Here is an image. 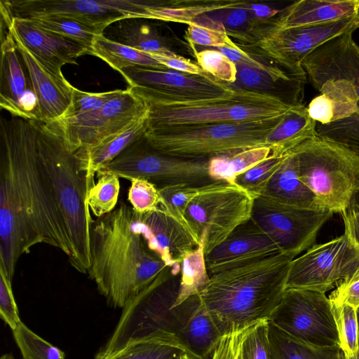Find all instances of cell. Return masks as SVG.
Segmentation results:
<instances>
[{
  "instance_id": "4316f807",
  "label": "cell",
  "mask_w": 359,
  "mask_h": 359,
  "mask_svg": "<svg viewBox=\"0 0 359 359\" xmlns=\"http://www.w3.org/2000/svg\"><path fill=\"white\" fill-rule=\"evenodd\" d=\"M262 196L288 205L319 209L314 194L299 179L296 156L292 151L285 156Z\"/></svg>"
},
{
  "instance_id": "f6af8a7d",
  "label": "cell",
  "mask_w": 359,
  "mask_h": 359,
  "mask_svg": "<svg viewBox=\"0 0 359 359\" xmlns=\"http://www.w3.org/2000/svg\"><path fill=\"white\" fill-rule=\"evenodd\" d=\"M128 190V199L133 209L145 214L160 208L161 198L155 183L144 178H134Z\"/></svg>"
},
{
  "instance_id": "44dd1931",
  "label": "cell",
  "mask_w": 359,
  "mask_h": 359,
  "mask_svg": "<svg viewBox=\"0 0 359 359\" xmlns=\"http://www.w3.org/2000/svg\"><path fill=\"white\" fill-rule=\"evenodd\" d=\"M280 253L275 243L250 219L206 254L205 262L209 274L213 275Z\"/></svg>"
},
{
  "instance_id": "8d00e7d4",
  "label": "cell",
  "mask_w": 359,
  "mask_h": 359,
  "mask_svg": "<svg viewBox=\"0 0 359 359\" xmlns=\"http://www.w3.org/2000/svg\"><path fill=\"white\" fill-rule=\"evenodd\" d=\"M213 183L214 182L200 185L185 183L163 185L159 188L161 198L160 207L187 229L184 215L189 204L198 195L210 188Z\"/></svg>"
},
{
  "instance_id": "e0dca14e",
  "label": "cell",
  "mask_w": 359,
  "mask_h": 359,
  "mask_svg": "<svg viewBox=\"0 0 359 359\" xmlns=\"http://www.w3.org/2000/svg\"><path fill=\"white\" fill-rule=\"evenodd\" d=\"M359 269V248L344 233L315 244L290 264L285 289L325 293Z\"/></svg>"
},
{
  "instance_id": "5b68a950",
  "label": "cell",
  "mask_w": 359,
  "mask_h": 359,
  "mask_svg": "<svg viewBox=\"0 0 359 359\" xmlns=\"http://www.w3.org/2000/svg\"><path fill=\"white\" fill-rule=\"evenodd\" d=\"M36 121L39 166L49 189L67 241L68 259L77 271L90 266V234L94 223L87 204L86 174L54 123Z\"/></svg>"
},
{
  "instance_id": "f5cc1de1",
  "label": "cell",
  "mask_w": 359,
  "mask_h": 359,
  "mask_svg": "<svg viewBox=\"0 0 359 359\" xmlns=\"http://www.w3.org/2000/svg\"><path fill=\"white\" fill-rule=\"evenodd\" d=\"M244 6L256 20L259 21H266L273 19L274 16L280 12V11L262 4L245 2Z\"/></svg>"
},
{
  "instance_id": "2e32d148",
  "label": "cell",
  "mask_w": 359,
  "mask_h": 359,
  "mask_svg": "<svg viewBox=\"0 0 359 359\" xmlns=\"http://www.w3.org/2000/svg\"><path fill=\"white\" fill-rule=\"evenodd\" d=\"M121 74L129 88L144 100L196 102L231 97L235 90L212 76L183 73L170 69L133 67Z\"/></svg>"
},
{
  "instance_id": "5bb4252c",
  "label": "cell",
  "mask_w": 359,
  "mask_h": 359,
  "mask_svg": "<svg viewBox=\"0 0 359 359\" xmlns=\"http://www.w3.org/2000/svg\"><path fill=\"white\" fill-rule=\"evenodd\" d=\"M149 111L147 103L129 87L97 110L53 121L72 152L94 146L120 133Z\"/></svg>"
},
{
  "instance_id": "60d3db41",
  "label": "cell",
  "mask_w": 359,
  "mask_h": 359,
  "mask_svg": "<svg viewBox=\"0 0 359 359\" xmlns=\"http://www.w3.org/2000/svg\"><path fill=\"white\" fill-rule=\"evenodd\" d=\"M27 20L43 29L76 41L89 50L95 36L98 35L89 27L70 18L48 16Z\"/></svg>"
},
{
  "instance_id": "91938a15",
  "label": "cell",
  "mask_w": 359,
  "mask_h": 359,
  "mask_svg": "<svg viewBox=\"0 0 359 359\" xmlns=\"http://www.w3.org/2000/svg\"><path fill=\"white\" fill-rule=\"evenodd\" d=\"M177 359H178V358H177Z\"/></svg>"
},
{
  "instance_id": "ffe728a7",
  "label": "cell",
  "mask_w": 359,
  "mask_h": 359,
  "mask_svg": "<svg viewBox=\"0 0 359 359\" xmlns=\"http://www.w3.org/2000/svg\"><path fill=\"white\" fill-rule=\"evenodd\" d=\"M136 226L148 249L170 268L173 276L180 271L183 257L198 245L188 230L161 207L145 214L136 212Z\"/></svg>"
},
{
  "instance_id": "7a4b0ae2",
  "label": "cell",
  "mask_w": 359,
  "mask_h": 359,
  "mask_svg": "<svg viewBox=\"0 0 359 359\" xmlns=\"http://www.w3.org/2000/svg\"><path fill=\"white\" fill-rule=\"evenodd\" d=\"M169 267L150 251L136 226V212L121 203L91 229L87 273L114 308L123 309Z\"/></svg>"
},
{
  "instance_id": "83f0119b",
  "label": "cell",
  "mask_w": 359,
  "mask_h": 359,
  "mask_svg": "<svg viewBox=\"0 0 359 359\" xmlns=\"http://www.w3.org/2000/svg\"><path fill=\"white\" fill-rule=\"evenodd\" d=\"M317 135L316 123L303 104L294 106L266 139L271 156L287 155L295 147Z\"/></svg>"
},
{
  "instance_id": "f907efd6",
  "label": "cell",
  "mask_w": 359,
  "mask_h": 359,
  "mask_svg": "<svg viewBox=\"0 0 359 359\" xmlns=\"http://www.w3.org/2000/svg\"><path fill=\"white\" fill-rule=\"evenodd\" d=\"M165 67L183 73L209 76L197 64L173 52L169 53H148Z\"/></svg>"
},
{
  "instance_id": "7402d4cb",
  "label": "cell",
  "mask_w": 359,
  "mask_h": 359,
  "mask_svg": "<svg viewBox=\"0 0 359 359\" xmlns=\"http://www.w3.org/2000/svg\"><path fill=\"white\" fill-rule=\"evenodd\" d=\"M15 43L37 99L39 121L59 120L72 103L74 86L65 77L48 72L21 43Z\"/></svg>"
},
{
  "instance_id": "52a82bcc",
  "label": "cell",
  "mask_w": 359,
  "mask_h": 359,
  "mask_svg": "<svg viewBox=\"0 0 359 359\" xmlns=\"http://www.w3.org/2000/svg\"><path fill=\"white\" fill-rule=\"evenodd\" d=\"M290 151L296 156L301 181L312 191L319 209L341 213L359 191V154L318 137Z\"/></svg>"
},
{
  "instance_id": "7dc6e473",
  "label": "cell",
  "mask_w": 359,
  "mask_h": 359,
  "mask_svg": "<svg viewBox=\"0 0 359 359\" xmlns=\"http://www.w3.org/2000/svg\"><path fill=\"white\" fill-rule=\"evenodd\" d=\"M0 316L12 331L22 323L13 290L12 280L0 270Z\"/></svg>"
},
{
  "instance_id": "d4e9b609",
  "label": "cell",
  "mask_w": 359,
  "mask_h": 359,
  "mask_svg": "<svg viewBox=\"0 0 359 359\" xmlns=\"http://www.w3.org/2000/svg\"><path fill=\"white\" fill-rule=\"evenodd\" d=\"M149 116V109L126 130L108 137L94 146L80 149L75 152L81 169L86 174L88 191L95 184V175L145 133Z\"/></svg>"
},
{
  "instance_id": "484cf974",
  "label": "cell",
  "mask_w": 359,
  "mask_h": 359,
  "mask_svg": "<svg viewBox=\"0 0 359 359\" xmlns=\"http://www.w3.org/2000/svg\"><path fill=\"white\" fill-rule=\"evenodd\" d=\"M236 65V80L229 84L233 90L269 95L291 106L302 104L306 76L284 79L244 65Z\"/></svg>"
},
{
  "instance_id": "d590c367",
  "label": "cell",
  "mask_w": 359,
  "mask_h": 359,
  "mask_svg": "<svg viewBox=\"0 0 359 359\" xmlns=\"http://www.w3.org/2000/svg\"><path fill=\"white\" fill-rule=\"evenodd\" d=\"M186 38L191 45L237 48L221 22L203 14L188 24Z\"/></svg>"
},
{
  "instance_id": "9f6ffc18",
  "label": "cell",
  "mask_w": 359,
  "mask_h": 359,
  "mask_svg": "<svg viewBox=\"0 0 359 359\" xmlns=\"http://www.w3.org/2000/svg\"><path fill=\"white\" fill-rule=\"evenodd\" d=\"M0 359H15V358L10 353H5L1 355Z\"/></svg>"
},
{
  "instance_id": "6da1fadb",
  "label": "cell",
  "mask_w": 359,
  "mask_h": 359,
  "mask_svg": "<svg viewBox=\"0 0 359 359\" xmlns=\"http://www.w3.org/2000/svg\"><path fill=\"white\" fill-rule=\"evenodd\" d=\"M0 270L13 280L19 258L39 243L69 251L37 158L36 121L1 118Z\"/></svg>"
},
{
  "instance_id": "b9f144b4",
  "label": "cell",
  "mask_w": 359,
  "mask_h": 359,
  "mask_svg": "<svg viewBox=\"0 0 359 359\" xmlns=\"http://www.w3.org/2000/svg\"><path fill=\"white\" fill-rule=\"evenodd\" d=\"M285 156L274 157L270 155L266 160L238 175L234 184L246 191L255 198L262 196L271 177Z\"/></svg>"
},
{
  "instance_id": "f35d334b",
  "label": "cell",
  "mask_w": 359,
  "mask_h": 359,
  "mask_svg": "<svg viewBox=\"0 0 359 359\" xmlns=\"http://www.w3.org/2000/svg\"><path fill=\"white\" fill-rule=\"evenodd\" d=\"M332 307L338 331L339 346L346 358L353 356L359 352L358 309L348 304H332Z\"/></svg>"
},
{
  "instance_id": "ab89813d",
  "label": "cell",
  "mask_w": 359,
  "mask_h": 359,
  "mask_svg": "<svg viewBox=\"0 0 359 359\" xmlns=\"http://www.w3.org/2000/svg\"><path fill=\"white\" fill-rule=\"evenodd\" d=\"M13 334L23 359H65L61 349L42 339L22 322Z\"/></svg>"
},
{
  "instance_id": "ac0fdd59",
  "label": "cell",
  "mask_w": 359,
  "mask_h": 359,
  "mask_svg": "<svg viewBox=\"0 0 359 359\" xmlns=\"http://www.w3.org/2000/svg\"><path fill=\"white\" fill-rule=\"evenodd\" d=\"M1 28L0 107L13 116L39 121L38 102L15 41Z\"/></svg>"
},
{
  "instance_id": "6f0895ef",
  "label": "cell",
  "mask_w": 359,
  "mask_h": 359,
  "mask_svg": "<svg viewBox=\"0 0 359 359\" xmlns=\"http://www.w3.org/2000/svg\"><path fill=\"white\" fill-rule=\"evenodd\" d=\"M346 358V359H359V352L353 356Z\"/></svg>"
},
{
  "instance_id": "9c48e42d",
  "label": "cell",
  "mask_w": 359,
  "mask_h": 359,
  "mask_svg": "<svg viewBox=\"0 0 359 359\" xmlns=\"http://www.w3.org/2000/svg\"><path fill=\"white\" fill-rule=\"evenodd\" d=\"M255 198L241 187L215 181L195 197L184 215L189 232L205 255L251 219Z\"/></svg>"
},
{
  "instance_id": "816d5d0a",
  "label": "cell",
  "mask_w": 359,
  "mask_h": 359,
  "mask_svg": "<svg viewBox=\"0 0 359 359\" xmlns=\"http://www.w3.org/2000/svg\"><path fill=\"white\" fill-rule=\"evenodd\" d=\"M341 215L344 224V233L359 248V208L351 201Z\"/></svg>"
},
{
  "instance_id": "d6a6232c",
  "label": "cell",
  "mask_w": 359,
  "mask_h": 359,
  "mask_svg": "<svg viewBox=\"0 0 359 359\" xmlns=\"http://www.w3.org/2000/svg\"><path fill=\"white\" fill-rule=\"evenodd\" d=\"M181 276L175 299L171 306L175 308L194 295L199 294L208 285L209 275L204 247L199 244L182 259L180 266Z\"/></svg>"
},
{
  "instance_id": "c3c4849f",
  "label": "cell",
  "mask_w": 359,
  "mask_h": 359,
  "mask_svg": "<svg viewBox=\"0 0 359 359\" xmlns=\"http://www.w3.org/2000/svg\"><path fill=\"white\" fill-rule=\"evenodd\" d=\"M245 328L223 334L216 343L210 359H243L242 344Z\"/></svg>"
},
{
  "instance_id": "30bf717a",
  "label": "cell",
  "mask_w": 359,
  "mask_h": 359,
  "mask_svg": "<svg viewBox=\"0 0 359 359\" xmlns=\"http://www.w3.org/2000/svg\"><path fill=\"white\" fill-rule=\"evenodd\" d=\"M154 1L142 0H4L1 15L31 19L48 16L77 21L102 34L113 22L126 19H149Z\"/></svg>"
},
{
  "instance_id": "8fae6325",
  "label": "cell",
  "mask_w": 359,
  "mask_h": 359,
  "mask_svg": "<svg viewBox=\"0 0 359 359\" xmlns=\"http://www.w3.org/2000/svg\"><path fill=\"white\" fill-rule=\"evenodd\" d=\"M272 20L255 43L239 47L295 75H306L303 61L318 48L359 28V14L322 25L281 29L271 27Z\"/></svg>"
},
{
  "instance_id": "603a6c76",
  "label": "cell",
  "mask_w": 359,
  "mask_h": 359,
  "mask_svg": "<svg viewBox=\"0 0 359 359\" xmlns=\"http://www.w3.org/2000/svg\"><path fill=\"white\" fill-rule=\"evenodd\" d=\"M173 332L202 359L211 355L222 335L219 327L203 304L199 295H194L171 309Z\"/></svg>"
},
{
  "instance_id": "e575fe53",
  "label": "cell",
  "mask_w": 359,
  "mask_h": 359,
  "mask_svg": "<svg viewBox=\"0 0 359 359\" xmlns=\"http://www.w3.org/2000/svg\"><path fill=\"white\" fill-rule=\"evenodd\" d=\"M116 41L146 53H169L165 39L158 33L146 24L137 22L120 23L116 29Z\"/></svg>"
},
{
  "instance_id": "4dcf8cb0",
  "label": "cell",
  "mask_w": 359,
  "mask_h": 359,
  "mask_svg": "<svg viewBox=\"0 0 359 359\" xmlns=\"http://www.w3.org/2000/svg\"><path fill=\"white\" fill-rule=\"evenodd\" d=\"M270 154L269 147L261 146L212 156L208 159L209 177L212 181L234 184L238 175L266 160Z\"/></svg>"
},
{
  "instance_id": "cb8c5ba5",
  "label": "cell",
  "mask_w": 359,
  "mask_h": 359,
  "mask_svg": "<svg viewBox=\"0 0 359 359\" xmlns=\"http://www.w3.org/2000/svg\"><path fill=\"white\" fill-rule=\"evenodd\" d=\"M359 14V0H301L294 1L273 18L275 29L322 25Z\"/></svg>"
},
{
  "instance_id": "f546056e",
  "label": "cell",
  "mask_w": 359,
  "mask_h": 359,
  "mask_svg": "<svg viewBox=\"0 0 359 359\" xmlns=\"http://www.w3.org/2000/svg\"><path fill=\"white\" fill-rule=\"evenodd\" d=\"M271 359H346L340 346L322 347L299 341L269 320Z\"/></svg>"
},
{
  "instance_id": "1f68e13d",
  "label": "cell",
  "mask_w": 359,
  "mask_h": 359,
  "mask_svg": "<svg viewBox=\"0 0 359 359\" xmlns=\"http://www.w3.org/2000/svg\"><path fill=\"white\" fill-rule=\"evenodd\" d=\"M90 55L102 59L120 74L126 68L137 66L168 69L148 53L109 39L103 34L95 36Z\"/></svg>"
},
{
  "instance_id": "7bdbcfd3",
  "label": "cell",
  "mask_w": 359,
  "mask_h": 359,
  "mask_svg": "<svg viewBox=\"0 0 359 359\" xmlns=\"http://www.w3.org/2000/svg\"><path fill=\"white\" fill-rule=\"evenodd\" d=\"M197 65L207 74L226 84L236 80V64L217 49L194 51Z\"/></svg>"
},
{
  "instance_id": "680465c9",
  "label": "cell",
  "mask_w": 359,
  "mask_h": 359,
  "mask_svg": "<svg viewBox=\"0 0 359 359\" xmlns=\"http://www.w3.org/2000/svg\"><path fill=\"white\" fill-rule=\"evenodd\" d=\"M358 325H359V309H358Z\"/></svg>"
},
{
  "instance_id": "836d02e7",
  "label": "cell",
  "mask_w": 359,
  "mask_h": 359,
  "mask_svg": "<svg viewBox=\"0 0 359 359\" xmlns=\"http://www.w3.org/2000/svg\"><path fill=\"white\" fill-rule=\"evenodd\" d=\"M245 2L235 7L207 13L222 23L230 37L238 40V46L255 43L269 21L256 20L245 8Z\"/></svg>"
},
{
  "instance_id": "db71d44e",
  "label": "cell",
  "mask_w": 359,
  "mask_h": 359,
  "mask_svg": "<svg viewBox=\"0 0 359 359\" xmlns=\"http://www.w3.org/2000/svg\"><path fill=\"white\" fill-rule=\"evenodd\" d=\"M352 202L359 208V191L355 194Z\"/></svg>"
},
{
  "instance_id": "74e56055",
  "label": "cell",
  "mask_w": 359,
  "mask_h": 359,
  "mask_svg": "<svg viewBox=\"0 0 359 359\" xmlns=\"http://www.w3.org/2000/svg\"><path fill=\"white\" fill-rule=\"evenodd\" d=\"M97 182L87 195V204L92 213L100 218L111 212L118 202L120 191L119 177L111 172L100 170Z\"/></svg>"
},
{
  "instance_id": "277c9868",
  "label": "cell",
  "mask_w": 359,
  "mask_h": 359,
  "mask_svg": "<svg viewBox=\"0 0 359 359\" xmlns=\"http://www.w3.org/2000/svg\"><path fill=\"white\" fill-rule=\"evenodd\" d=\"M294 258L280 253L210 276L198 295L222 334L269 319L283 298Z\"/></svg>"
},
{
  "instance_id": "681fc988",
  "label": "cell",
  "mask_w": 359,
  "mask_h": 359,
  "mask_svg": "<svg viewBox=\"0 0 359 359\" xmlns=\"http://www.w3.org/2000/svg\"><path fill=\"white\" fill-rule=\"evenodd\" d=\"M332 304H348L359 309V269L337 283L330 294Z\"/></svg>"
},
{
  "instance_id": "7c38bea8",
  "label": "cell",
  "mask_w": 359,
  "mask_h": 359,
  "mask_svg": "<svg viewBox=\"0 0 359 359\" xmlns=\"http://www.w3.org/2000/svg\"><path fill=\"white\" fill-rule=\"evenodd\" d=\"M208 159L163 154L155 149L144 134L100 170L128 180L144 178L164 185L179 183L200 185L215 182L208 175Z\"/></svg>"
},
{
  "instance_id": "8992f818",
  "label": "cell",
  "mask_w": 359,
  "mask_h": 359,
  "mask_svg": "<svg viewBox=\"0 0 359 359\" xmlns=\"http://www.w3.org/2000/svg\"><path fill=\"white\" fill-rule=\"evenodd\" d=\"M283 116L147 128L144 135L155 149L163 154L187 158H210L232 151L266 146V137Z\"/></svg>"
},
{
  "instance_id": "9a60e30c",
  "label": "cell",
  "mask_w": 359,
  "mask_h": 359,
  "mask_svg": "<svg viewBox=\"0 0 359 359\" xmlns=\"http://www.w3.org/2000/svg\"><path fill=\"white\" fill-rule=\"evenodd\" d=\"M333 213L288 205L266 196L255 198L251 219L278 247L296 257L313 245L318 231Z\"/></svg>"
},
{
  "instance_id": "d6986e66",
  "label": "cell",
  "mask_w": 359,
  "mask_h": 359,
  "mask_svg": "<svg viewBox=\"0 0 359 359\" xmlns=\"http://www.w3.org/2000/svg\"><path fill=\"white\" fill-rule=\"evenodd\" d=\"M1 25L45 69L57 76L64 77L62 66L76 64L78 57L90 53L82 44L43 29L27 19L1 15Z\"/></svg>"
},
{
  "instance_id": "bcb514c9",
  "label": "cell",
  "mask_w": 359,
  "mask_h": 359,
  "mask_svg": "<svg viewBox=\"0 0 359 359\" xmlns=\"http://www.w3.org/2000/svg\"><path fill=\"white\" fill-rule=\"evenodd\" d=\"M120 90H114L104 93H92L81 91L74 87L72 103L60 119L69 118L99 109L109 100L116 96Z\"/></svg>"
},
{
  "instance_id": "4fadbf2b",
  "label": "cell",
  "mask_w": 359,
  "mask_h": 359,
  "mask_svg": "<svg viewBox=\"0 0 359 359\" xmlns=\"http://www.w3.org/2000/svg\"><path fill=\"white\" fill-rule=\"evenodd\" d=\"M269 320L306 344L322 347L339 346L332 304L325 293L287 288Z\"/></svg>"
},
{
  "instance_id": "f1b7e54d",
  "label": "cell",
  "mask_w": 359,
  "mask_h": 359,
  "mask_svg": "<svg viewBox=\"0 0 359 359\" xmlns=\"http://www.w3.org/2000/svg\"><path fill=\"white\" fill-rule=\"evenodd\" d=\"M184 353L202 359L175 332L161 330L103 359H177Z\"/></svg>"
},
{
  "instance_id": "ba28073f",
  "label": "cell",
  "mask_w": 359,
  "mask_h": 359,
  "mask_svg": "<svg viewBox=\"0 0 359 359\" xmlns=\"http://www.w3.org/2000/svg\"><path fill=\"white\" fill-rule=\"evenodd\" d=\"M234 90L230 97L196 102L144 100L149 109L148 128L268 119L284 116L294 107L269 95Z\"/></svg>"
},
{
  "instance_id": "ee69618b",
  "label": "cell",
  "mask_w": 359,
  "mask_h": 359,
  "mask_svg": "<svg viewBox=\"0 0 359 359\" xmlns=\"http://www.w3.org/2000/svg\"><path fill=\"white\" fill-rule=\"evenodd\" d=\"M269 329V319L259 320L245 328L243 359H271Z\"/></svg>"
},
{
  "instance_id": "11a10c76",
  "label": "cell",
  "mask_w": 359,
  "mask_h": 359,
  "mask_svg": "<svg viewBox=\"0 0 359 359\" xmlns=\"http://www.w3.org/2000/svg\"><path fill=\"white\" fill-rule=\"evenodd\" d=\"M178 359H197L196 358H194V356L188 354V353H184L182 355H181Z\"/></svg>"
},
{
  "instance_id": "3957f363",
  "label": "cell",
  "mask_w": 359,
  "mask_h": 359,
  "mask_svg": "<svg viewBox=\"0 0 359 359\" xmlns=\"http://www.w3.org/2000/svg\"><path fill=\"white\" fill-rule=\"evenodd\" d=\"M353 34L325 43L302 67L320 93L307 107L317 135L359 154V45Z\"/></svg>"
}]
</instances>
